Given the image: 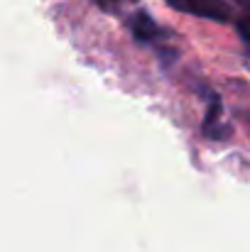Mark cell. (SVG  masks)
<instances>
[{"label":"cell","instance_id":"cell-1","mask_svg":"<svg viewBox=\"0 0 250 252\" xmlns=\"http://www.w3.org/2000/svg\"><path fill=\"white\" fill-rule=\"evenodd\" d=\"M167 5L184 15H194L214 22H233V7L226 0H167Z\"/></svg>","mask_w":250,"mask_h":252},{"label":"cell","instance_id":"cell-2","mask_svg":"<svg viewBox=\"0 0 250 252\" xmlns=\"http://www.w3.org/2000/svg\"><path fill=\"white\" fill-rule=\"evenodd\" d=\"M128 30L133 32V37L140 42V44H155V47H162L165 42V37H169L165 30L147 15V12H143V10H138V12H133L128 20Z\"/></svg>","mask_w":250,"mask_h":252},{"label":"cell","instance_id":"cell-3","mask_svg":"<svg viewBox=\"0 0 250 252\" xmlns=\"http://www.w3.org/2000/svg\"><path fill=\"white\" fill-rule=\"evenodd\" d=\"M223 113V103L218 93H209V110L204 118V135H209L211 140H226L231 135V127L221 120Z\"/></svg>","mask_w":250,"mask_h":252},{"label":"cell","instance_id":"cell-4","mask_svg":"<svg viewBox=\"0 0 250 252\" xmlns=\"http://www.w3.org/2000/svg\"><path fill=\"white\" fill-rule=\"evenodd\" d=\"M236 12H233V25L241 34V39L250 47V0H233Z\"/></svg>","mask_w":250,"mask_h":252},{"label":"cell","instance_id":"cell-5","mask_svg":"<svg viewBox=\"0 0 250 252\" xmlns=\"http://www.w3.org/2000/svg\"><path fill=\"white\" fill-rule=\"evenodd\" d=\"M91 2L103 12H118V10H123L128 5H138L140 0H91Z\"/></svg>","mask_w":250,"mask_h":252}]
</instances>
